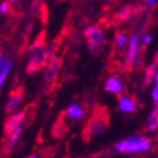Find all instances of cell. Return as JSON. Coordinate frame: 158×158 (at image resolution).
Listing matches in <instances>:
<instances>
[{
    "label": "cell",
    "instance_id": "cell-3",
    "mask_svg": "<svg viewBox=\"0 0 158 158\" xmlns=\"http://www.w3.org/2000/svg\"><path fill=\"white\" fill-rule=\"evenodd\" d=\"M85 37L89 51L93 55H99L101 53V51L104 49L105 44H106V39H105L104 32L99 27H89L85 29Z\"/></svg>",
    "mask_w": 158,
    "mask_h": 158
},
{
    "label": "cell",
    "instance_id": "cell-18",
    "mask_svg": "<svg viewBox=\"0 0 158 158\" xmlns=\"http://www.w3.org/2000/svg\"><path fill=\"white\" fill-rule=\"evenodd\" d=\"M9 9H10V4L8 2H3L2 5H0V13H2L3 15L6 14V13L9 11Z\"/></svg>",
    "mask_w": 158,
    "mask_h": 158
},
{
    "label": "cell",
    "instance_id": "cell-27",
    "mask_svg": "<svg viewBox=\"0 0 158 158\" xmlns=\"http://www.w3.org/2000/svg\"><path fill=\"white\" fill-rule=\"evenodd\" d=\"M58 2H63V0H58Z\"/></svg>",
    "mask_w": 158,
    "mask_h": 158
},
{
    "label": "cell",
    "instance_id": "cell-10",
    "mask_svg": "<svg viewBox=\"0 0 158 158\" xmlns=\"http://www.w3.org/2000/svg\"><path fill=\"white\" fill-rule=\"evenodd\" d=\"M13 69V62L10 60H5L4 57H2L0 60V86H4V82L6 80V76L10 73Z\"/></svg>",
    "mask_w": 158,
    "mask_h": 158
},
{
    "label": "cell",
    "instance_id": "cell-23",
    "mask_svg": "<svg viewBox=\"0 0 158 158\" xmlns=\"http://www.w3.org/2000/svg\"><path fill=\"white\" fill-rule=\"evenodd\" d=\"M154 62L158 63V52H157V55H156V58H154Z\"/></svg>",
    "mask_w": 158,
    "mask_h": 158
},
{
    "label": "cell",
    "instance_id": "cell-13",
    "mask_svg": "<svg viewBox=\"0 0 158 158\" xmlns=\"http://www.w3.org/2000/svg\"><path fill=\"white\" fill-rule=\"evenodd\" d=\"M158 129V106H156L152 113L148 116L147 122V130L148 131H156Z\"/></svg>",
    "mask_w": 158,
    "mask_h": 158
},
{
    "label": "cell",
    "instance_id": "cell-17",
    "mask_svg": "<svg viewBox=\"0 0 158 158\" xmlns=\"http://www.w3.org/2000/svg\"><path fill=\"white\" fill-rule=\"evenodd\" d=\"M129 15H130V8L129 6H125L120 13H119V19H122V20H127L128 18H129Z\"/></svg>",
    "mask_w": 158,
    "mask_h": 158
},
{
    "label": "cell",
    "instance_id": "cell-22",
    "mask_svg": "<svg viewBox=\"0 0 158 158\" xmlns=\"http://www.w3.org/2000/svg\"><path fill=\"white\" fill-rule=\"evenodd\" d=\"M154 82H156V86H158V70L156 71V75H154Z\"/></svg>",
    "mask_w": 158,
    "mask_h": 158
},
{
    "label": "cell",
    "instance_id": "cell-12",
    "mask_svg": "<svg viewBox=\"0 0 158 158\" xmlns=\"http://www.w3.org/2000/svg\"><path fill=\"white\" fill-rule=\"evenodd\" d=\"M66 113H67V115L70 118H72V119H82L84 115H85V111L84 109L80 106V105L77 104H71L70 106L67 108V110H66Z\"/></svg>",
    "mask_w": 158,
    "mask_h": 158
},
{
    "label": "cell",
    "instance_id": "cell-7",
    "mask_svg": "<svg viewBox=\"0 0 158 158\" xmlns=\"http://www.w3.org/2000/svg\"><path fill=\"white\" fill-rule=\"evenodd\" d=\"M22 100H23V90L22 89L11 91V94L9 96V100H8V104H6V111L8 113L15 111L19 108Z\"/></svg>",
    "mask_w": 158,
    "mask_h": 158
},
{
    "label": "cell",
    "instance_id": "cell-8",
    "mask_svg": "<svg viewBox=\"0 0 158 158\" xmlns=\"http://www.w3.org/2000/svg\"><path fill=\"white\" fill-rule=\"evenodd\" d=\"M25 118V111L18 113L15 115H13L11 118H9V120L5 124V133L9 135L11 131H14L20 124H23V119Z\"/></svg>",
    "mask_w": 158,
    "mask_h": 158
},
{
    "label": "cell",
    "instance_id": "cell-14",
    "mask_svg": "<svg viewBox=\"0 0 158 158\" xmlns=\"http://www.w3.org/2000/svg\"><path fill=\"white\" fill-rule=\"evenodd\" d=\"M23 128H24V125L23 124H20L14 131H11V133L8 135V147L9 148H11V147H14L15 146V143L18 142V139H19V137H20V134H22V131H23Z\"/></svg>",
    "mask_w": 158,
    "mask_h": 158
},
{
    "label": "cell",
    "instance_id": "cell-19",
    "mask_svg": "<svg viewBox=\"0 0 158 158\" xmlns=\"http://www.w3.org/2000/svg\"><path fill=\"white\" fill-rule=\"evenodd\" d=\"M151 42H152V35H151V34H146V35L142 38V44H143L144 47L148 46Z\"/></svg>",
    "mask_w": 158,
    "mask_h": 158
},
{
    "label": "cell",
    "instance_id": "cell-21",
    "mask_svg": "<svg viewBox=\"0 0 158 158\" xmlns=\"http://www.w3.org/2000/svg\"><path fill=\"white\" fill-rule=\"evenodd\" d=\"M156 3H157V0H147V6L151 8V6H153Z\"/></svg>",
    "mask_w": 158,
    "mask_h": 158
},
{
    "label": "cell",
    "instance_id": "cell-25",
    "mask_svg": "<svg viewBox=\"0 0 158 158\" xmlns=\"http://www.w3.org/2000/svg\"><path fill=\"white\" fill-rule=\"evenodd\" d=\"M43 0H35V3H42Z\"/></svg>",
    "mask_w": 158,
    "mask_h": 158
},
{
    "label": "cell",
    "instance_id": "cell-1",
    "mask_svg": "<svg viewBox=\"0 0 158 158\" xmlns=\"http://www.w3.org/2000/svg\"><path fill=\"white\" fill-rule=\"evenodd\" d=\"M27 52H28V56H29V62L27 64V72L28 73H34V72L39 71L49 61L48 47H46V44L42 39H37V41L28 48Z\"/></svg>",
    "mask_w": 158,
    "mask_h": 158
},
{
    "label": "cell",
    "instance_id": "cell-11",
    "mask_svg": "<svg viewBox=\"0 0 158 158\" xmlns=\"http://www.w3.org/2000/svg\"><path fill=\"white\" fill-rule=\"evenodd\" d=\"M118 108H119L123 113H131V111H135L137 105H135V101L131 98L123 96L119 99V101H118Z\"/></svg>",
    "mask_w": 158,
    "mask_h": 158
},
{
    "label": "cell",
    "instance_id": "cell-24",
    "mask_svg": "<svg viewBox=\"0 0 158 158\" xmlns=\"http://www.w3.org/2000/svg\"><path fill=\"white\" fill-rule=\"evenodd\" d=\"M18 2H19V0H11V3H14V4H15V3H18Z\"/></svg>",
    "mask_w": 158,
    "mask_h": 158
},
{
    "label": "cell",
    "instance_id": "cell-20",
    "mask_svg": "<svg viewBox=\"0 0 158 158\" xmlns=\"http://www.w3.org/2000/svg\"><path fill=\"white\" fill-rule=\"evenodd\" d=\"M152 98H153V100H154L156 106H158V86H156V87L152 90Z\"/></svg>",
    "mask_w": 158,
    "mask_h": 158
},
{
    "label": "cell",
    "instance_id": "cell-16",
    "mask_svg": "<svg viewBox=\"0 0 158 158\" xmlns=\"http://www.w3.org/2000/svg\"><path fill=\"white\" fill-rule=\"evenodd\" d=\"M128 35L125 33H118L115 35V47L118 49H123L128 43Z\"/></svg>",
    "mask_w": 158,
    "mask_h": 158
},
{
    "label": "cell",
    "instance_id": "cell-26",
    "mask_svg": "<svg viewBox=\"0 0 158 158\" xmlns=\"http://www.w3.org/2000/svg\"><path fill=\"white\" fill-rule=\"evenodd\" d=\"M106 2H109V3H111V2H114V0H106Z\"/></svg>",
    "mask_w": 158,
    "mask_h": 158
},
{
    "label": "cell",
    "instance_id": "cell-6",
    "mask_svg": "<svg viewBox=\"0 0 158 158\" xmlns=\"http://www.w3.org/2000/svg\"><path fill=\"white\" fill-rule=\"evenodd\" d=\"M138 49H139V35L133 34L131 38L129 39V49H128L127 58H125L127 64H133L135 62V58H137V55H138Z\"/></svg>",
    "mask_w": 158,
    "mask_h": 158
},
{
    "label": "cell",
    "instance_id": "cell-4",
    "mask_svg": "<svg viewBox=\"0 0 158 158\" xmlns=\"http://www.w3.org/2000/svg\"><path fill=\"white\" fill-rule=\"evenodd\" d=\"M109 128V119L106 115H101V114H96L93 119H90L89 123L85 127L84 130V135L86 139H91L95 138L105 131Z\"/></svg>",
    "mask_w": 158,
    "mask_h": 158
},
{
    "label": "cell",
    "instance_id": "cell-5",
    "mask_svg": "<svg viewBox=\"0 0 158 158\" xmlns=\"http://www.w3.org/2000/svg\"><path fill=\"white\" fill-rule=\"evenodd\" d=\"M62 66V60L58 57H53L49 60V63L47 66V69L44 71V81L47 82H53L56 80V77L58 75V71Z\"/></svg>",
    "mask_w": 158,
    "mask_h": 158
},
{
    "label": "cell",
    "instance_id": "cell-2",
    "mask_svg": "<svg viewBox=\"0 0 158 158\" xmlns=\"http://www.w3.org/2000/svg\"><path fill=\"white\" fill-rule=\"evenodd\" d=\"M151 148V140L143 135H131L115 144V149L119 153H144Z\"/></svg>",
    "mask_w": 158,
    "mask_h": 158
},
{
    "label": "cell",
    "instance_id": "cell-15",
    "mask_svg": "<svg viewBox=\"0 0 158 158\" xmlns=\"http://www.w3.org/2000/svg\"><path fill=\"white\" fill-rule=\"evenodd\" d=\"M156 71H157V69H156V62H154V63H152L149 66V67L147 69V71H146V77H144V86H148V85H151L152 81H154Z\"/></svg>",
    "mask_w": 158,
    "mask_h": 158
},
{
    "label": "cell",
    "instance_id": "cell-9",
    "mask_svg": "<svg viewBox=\"0 0 158 158\" xmlns=\"http://www.w3.org/2000/svg\"><path fill=\"white\" fill-rule=\"evenodd\" d=\"M123 82L119 77H115V76H111L109 77L106 82H105V90L108 93H111V94H120L123 91Z\"/></svg>",
    "mask_w": 158,
    "mask_h": 158
}]
</instances>
